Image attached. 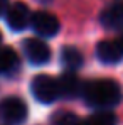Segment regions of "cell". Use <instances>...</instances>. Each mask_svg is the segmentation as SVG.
Masks as SVG:
<instances>
[{
    "label": "cell",
    "mask_w": 123,
    "mask_h": 125,
    "mask_svg": "<svg viewBox=\"0 0 123 125\" xmlns=\"http://www.w3.org/2000/svg\"><path fill=\"white\" fill-rule=\"evenodd\" d=\"M81 96L96 112L111 110L122 100V88L116 81L108 80V78L91 80V81L83 84Z\"/></svg>",
    "instance_id": "6da1fadb"
},
{
    "label": "cell",
    "mask_w": 123,
    "mask_h": 125,
    "mask_svg": "<svg viewBox=\"0 0 123 125\" xmlns=\"http://www.w3.org/2000/svg\"><path fill=\"white\" fill-rule=\"evenodd\" d=\"M30 91H32V95L37 102L46 105L52 103L59 98L57 80H54L49 74H37L30 83Z\"/></svg>",
    "instance_id": "7a4b0ae2"
},
{
    "label": "cell",
    "mask_w": 123,
    "mask_h": 125,
    "mask_svg": "<svg viewBox=\"0 0 123 125\" xmlns=\"http://www.w3.org/2000/svg\"><path fill=\"white\" fill-rule=\"evenodd\" d=\"M0 113L7 124L20 125L27 118V105L17 96H9L0 102Z\"/></svg>",
    "instance_id": "3957f363"
},
{
    "label": "cell",
    "mask_w": 123,
    "mask_h": 125,
    "mask_svg": "<svg viewBox=\"0 0 123 125\" xmlns=\"http://www.w3.org/2000/svg\"><path fill=\"white\" fill-rule=\"evenodd\" d=\"M24 54L27 58V61L36 66H42L51 59V47L47 46V42L37 37H30L24 41Z\"/></svg>",
    "instance_id": "277c9868"
},
{
    "label": "cell",
    "mask_w": 123,
    "mask_h": 125,
    "mask_svg": "<svg viewBox=\"0 0 123 125\" xmlns=\"http://www.w3.org/2000/svg\"><path fill=\"white\" fill-rule=\"evenodd\" d=\"M30 25H32V29H34L39 36H42V37H52V36H56V34L59 32V29H61V24L57 21V17H56L54 14L44 12V10L32 14Z\"/></svg>",
    "instance_id": "5b68a950"
},
{
    "label": "cell",
    "mask_w": 123,
    "mask_h": 125,
    "mask_svg": "<svg viewBox=\"0 0 123 125\" xmlns=\"http://www.w3.org/2000/svg\"><path fill=\"white\" fill-rule=\"evenodd\" d=\"M5 17H7V24H9V27L12 31L20 32L30 24L32 14H30V9L24 2H15V3H12L9 7Z\"/></svg>",
    "instance_id": "8992f818"
},
{
    "label": "cell",
    "mask_w": 123,
    "mask_h": 125,
    "mask_svg": "<svg viewBox=\"0 0 123 125\" xmlns=\"http://www.w3.org/2000/svg\"><path fill=\"white\" fill-rule=\"evenodd\" d=\"M96 56L104 64H116L123 59V49L118 41H101L96 46Z\"/></svg>",
    "instance_id": "52a82bcc"
},
{
    "label": "cell",
    "mask_w": 123,
    "mask_h": 125,
    "mask_svg": "<svg viewBox=\"0 0 123 125\" xmlns=\"http://www.w3.org/2000/svg\"><path fill=\"white\" fill-rule=\"evenodd\" d=\"M106 29H122L123 27V0H113L100 17Z\"/></svg>",
    "instance_id": "ba28073f"
},
{
    "label": "cell",
    "mask_w": 123,
    "mask_h": 125,
    "mask_svg": "<svg viewBox=\"0 0 123 125\" xmlns=\"http://www.w3.org/2000/svg\"><path fill=\"white\" fill-rule=\"evenodd\" d=\"M83 84L81 80L74 74V73H64L61 78L57 80V86H59V96L64 98H76L83 93Z\"/></svg>",
    "instance_id": "9c48e42d"
},
{
    "label": "cell",
    "mask_w": 123,
    "mask_h": 125,
    "mask_svg": "<svg viewBox=\"0 0 123 125\" xmlns=\"http://www.w3.org/2000/svg\"><path fill=\"white\" fill-rule=\"evenodd\" d=\"M61 62L62 66L69 71V73H74L76 69H79L83 66V54L79 49L73 47V46H66L62 47L61 51Z\"/></svg>",
    "instance_id": "30bf717a"
},
{
    "label": "cell",
    "mask_w": 123,
    "mask_h": 125,
    "mask_svg": "<svg viewBox=\"0 0 123 125\" xmlns=\"http://www.w3.org/2000/svg\"><path fill=\"white\" fill-rule=\"evenodd\" d=\"M19 66V56L12 47H0V74L12 73Z\"/></svg>",
    "instance_id": "8fae6325"
},
{
    "label": "cell",
    "mask_w": 123,
    "mask_h": 125,
    "mask_svg": "<svg viewBox=\"0 0 123 125\" xmlns=\"http://www.w3.org/2000/svg\"><path fill=\"white\" fill-rule=\"evenodd\" d=\"M79 125H116V115L111 110L95 112L86 120H81Z\"/></svg>",
    "instance_id": "7c38bea8"
},
{
    "label": "cell",
    "mask_w": 123,
    "mask_h": 125,
    "mask_svg": "<svg viewBox=\"0 0 123 125\" xmlns=\"http://www.w3.org/2000/svg\"><path fill=\"white\" fill-rule=\"evenodd\" d=\"M79 118L73 113V112H57L52 120H51V125H79Z\"/></svg>",
    "instance_id": "4fadbf2b"
},
{
    "label": "cell",
    "mask_w": 123,
    "mask_h": 125,
    "mask_svg": "<svg viewBox=\"0 0 123 125\" xmlns=\"http://www.w3.org/2000/svg\"><path fill=\"white\" fill-rule=\"evenodd\" d=\"M9 10V0H0V15L7 14Z\"/></svg>",
    "instance_id": "5bb4252c"
},
{
    "label": "cell",
    "mask_w": 123,
    "mask_h": 125,
    "mask_svg": "<svg viewBox=\"0 0 123 125\" xmlns=\"http://www.w3.org/2000/svg\"><path fill=\"white\" fill-rule=\"evenodd\" d=\"M116 41H118V44L122 46V49H123V32H122V34H120V37H118Z\"/></svg>",
    "instance_id": "9a60e30c"
},
{
    "label": "cell",
    "mask_w": 123,
    "mask_h": 125,
    "mask_svg": "<svg viewBox=\"0 0 123 125\" xmlns=\"http://www.w3.org/2000/svg\"><path fill=\"white\" fill-rule=\"evenodd\" d=\"M0 41H2V34H0Z\"/></svg>",
    "instance_id": "2e32d148"
}]
</instances>
